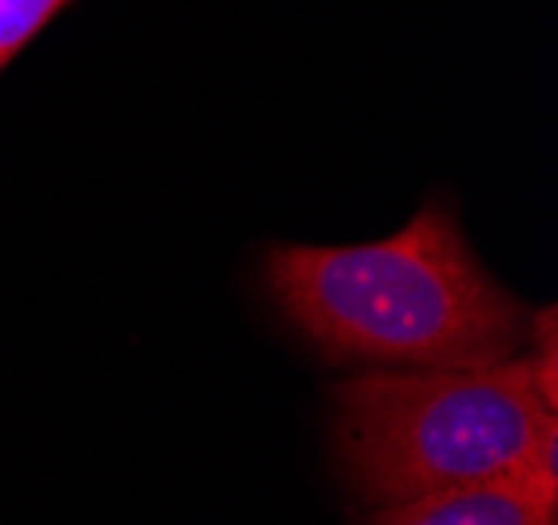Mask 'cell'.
Returning <instances> with one entry per match:
<instances>
[{"label":"cell","mask_w":558,"mask_h":525,"mask_svg":"<svg viewBox=\"0 0 558 525\" xmlns=\"http://www.w3.org/2000/svg\"><path fill=\"white\" fill-rule=\"evenodd\" d=\"M263 279L329 363L475 371L509 363L530 343L525 305L492 279L442 201L363 247L276 242Z\"/></svg>","instance_id":"6da1fadb"},{"label":"cell","mask_w":558,"mask_h":525,"mask_svg":"<svg viewBox=\"0 0 558 525\" xmlns=\"http://www.w3.org/2000/svg\"><path fill=\"white\" fill-rule=\"evenodd\" d=\"M333 458L363 509L525 472L558 434L530 355L475 371H363L333 389Z\"/></svg>","instance_id":"7a4b0ae2"},{"label":"cell","mask_w":558,"mask_h":525,"mask_svg":"<svg viewBox=\"0 0 558 525\" xmlns=\"http://www.w3.org/2000/svg\"><path fill=\"white\" fill-rule=\"evenodd\" d=\"M359 525H558V488L517 472L372 509Z\"/></svg>","instance_id":"3957f363"},{"label":"cell","mask_w":558,"mask_h":525,"mask_svg":"<svg viewBox=\"0 0 558 525\" xmlns=\"http://www.w3.org/2000/svg\"><path fill=\"white\" fill-rule=\"evenodd\" d=\"M68 0H0V71Z\"/></svg>","instance_id":"277c9868"}]
</instances>
